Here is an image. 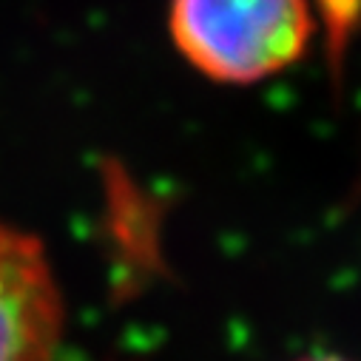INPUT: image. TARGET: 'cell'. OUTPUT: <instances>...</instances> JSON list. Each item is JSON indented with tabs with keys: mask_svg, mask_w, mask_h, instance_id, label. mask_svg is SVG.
<instances>
[{
	"mask_svg": "<svg viewBox=\"0 0 361 361\" xmlns=\"http://www.w3.org/2000/svg\"><path fill=\"white\" fill-rule=\"evenodd\" d=\"M176 51L208 80L250 85L282 74L310 46V0H171Z\"/></svg>",
	"mask_w": 361,
	"mask_h": 361,
	"instance_id": "1",
	"label": "cell"
},
{
	"mask_svg": "<svg viewBox=\"0 0 361 361\" xmlns=\"http://www.w3.org/2000/svg\"><path fill=\"white\" fill-rule=\"evenodd\" d=\"M63 302L43 245L0 222V361H51Z\"/></svg>",
	"mask_w": 361,
	"mask_h": 361,
	"instance_id": "2",
	"label": "cell"
},
{
	"mask_svg": "<svg viewBox=\"0 0 361 361\" xmlns=\"http://www.w3.org/2000/svg\"><path fill=\"white\" fill-rule=\"evenodd\" d=\"M307 361H341V358H307Z\"/></svg>",
	"mask_w": 361,
	"mask_h": 361,
	"instance_id": "3",
	"label": "cell"
}]
</instances>
